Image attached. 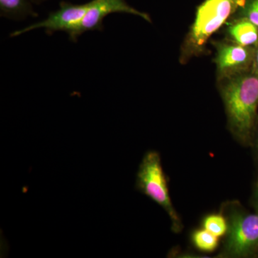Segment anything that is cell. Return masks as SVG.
I'll return each instance as SVG.
<instances>
[{"instance_id":"6da1fadb","label":"cell","mask_w":258,"mask_h":258,"mask_svg":"<svg viewBox=\"0 0 258 258\" xmlns=\"http://www.w3.org/2000/svg\"><path fill=\"white\" fill-rule=\"evenodd\" d=\"M227 128L244 147L252 146L258 126V74L254 68L217 81Z\"/></svg>"},{"instance_id":"7a4b0ae2","label":"cell","mask_w":258,"mask_h":258,"mask_svg":"<svg viewBox=\"0 0 258 258\" xmlns=\"http://www.w3.org/2000/svg\"><path fill=\"white\" fill-rule=\"evenodd\" d=\"M245 0H205L197 10L195 20L181 45L180 62H188L205 53L210 37L225 25Z\"/></svg>"},{"instance_id":"3957f363","label":"cell","mask_w":258,"mask_h":258,"mask_svg":"<svg viewBox=\"0 0 258 258\" xmlns=\"http://www.w3.org/2000/svg\"><path fill=\"white\" fill-rule=\"evenodd\" d=\"M220 210L227 217L228 230L220 257H256L258 254V212H251L239 202H227Z\"/></svg>"},{"instance_id":"277c9868","label":"cell","mask_w":258,"mask_h":258,"mask_svg":"<svg viewBox=\"0 0 258 258\" xmlns=\"http://www.w3.org/2000/svg\"><path fill=\"white\" fill-rule=\"evenodd\" d=\"M136 189L165 210L170 218L173 232L179 233L182 230V221L173 206L168 178L161 164L160 154L157 151H148L144 154L137 171Z\"/></svg>"},{"instance_id":"5b68a950","label":"cell","mask_w":258,"mask_h":258,"mask_svg":"<svg viewBox=\"0 0 258 258\" xmlns=\"http://www.w3.org/2000/svg\"><path fill=\"white\" fill-rule=\"evenodd\" d=\"M89 3L83 5H74L61 3L60 8L49 14L45 20L32 24L30 26L17 30L11 34V37L20 36L22 34L35 29L43 28L47 35L55 32H64L69 35L70 40L77 42L80 35V28L83 18L87 13Z\"/></svg>"},{"instance_id":"8992f818","label":"cell","mask_w":258,"mask_h":258,"mask_svg":"<svg viewBox=\"0 0 258 258\" xmlns=\"http://www.w3.org/2000/svg\"><path fill=\"white\" fill-rule=\"evenodd\" d=\"M216 53L217 81L246 72L253 68L254 47L242 46L225 40L212 42Z\"/></svg>"},{"instance_id":"52a82bcc","label":"cell","mask_w":258,"mask_h":258,"mask_svg":"<svg viewBox=\"0 0 258 258\" xmlns=\"http://www.w3.org/2000/svg\"><path fill=\"white\" fill-rule=\"evenodd\" d=\"M113 13H126L137 15L149 23H152L147 13L134 9L125 0H92L89 2L87 13L81 22L80 35L88 31H102L103 21L106 16Z\"/></svg>"},{"instance_id":"ba28073f","label":"cell","mask_w":258,"mask_h":258,"mask_svg":"<svg viewBox=\"0 0 258 258\" xmlns=\"http://www.w3.org/2000/svg\"><path fill=\"white\" fill-rule=\"evenodd\" d=\"M225 25L226 40L242 46H257L258 27L247 18L234 15Z\"/></svg>"},{"instance_id":"9c48e42d","label":"cell","mask_w":258,"mask_h":258,"mask_svg":"<svg viewBox=\"0 0 258 258\" xmlns=\"http://www.w3.org/2000/svg\"><path fill=\"white\" fill-rule=\"evenodd\" d=\"M0 11L1 16L14 20L38 16L28 0H0Z\"/></svg>"},{"instance_id":"30bf717a","label":"cell","mask_w":258,"mask_h":258,"mask_svg":"<svg viewBox=\"0 0 258 258\" xmlns=\"http://www.w3.org/2000/svg\"><path fill=\"white\" fill-rule=\"evenodd\" d=\"M190 240L195 248L203 252H213L220 245L219 237L203 227L195 229L191 232Z\"/></svg>"},{"instance_id":"8fae6325","label":"cell","mask_w":258,"mask_h":258,"mask_svg":"<svg viewBox=\"0 0 258 258\" xmlns=\"http://www.w3.org/2000/svg\"><path fill=\"white\" fill-rule=\"evenodd\" d=\"M202 227L211 232L217 237H225L228 230V222L225 214L219 212L210 213L204 216L201 222Z\"/></svg>"},{"instance_id":"7c38bea8","label":"cell","mask_w":258,"mask_h":258,"mask_svg":"<svg viewBox=\"0 0 258 258\" xmlns=\"http://www.w3.org/2000/svg\"><path fill=\"white\" fill-rule=\"evenodd\" d=\"M235 15L247 18L258 27V0H245Z\"/></svg>"},{"instance_id":"4fadbf2b","label":"cell","mask_w":258,"mask_h":258,"mask_svg":"<svg viewBox=\"0 0 258 258\" xmlns=\"http://www.w3.org/2000/svg\"><path fill=\"white\" fill-rule=\"evenodd\" d=\"M251 205L254 208V211L258 212V176L257 179L254 181L253 189H252Z\"/></svg>"},{"instance_id":"5bb4252c","label":"cell","mask_w":258,"mask_h":258,"mask_svg":"<svg viewBox=\"0 0 258 258\" xmlns=\"http://www.w3.org/2000/svg\"><path fill=\"white\" fill-rule=\"evenodd\" d=\"M251 147L253 149L254 156L258 161V126L255 134H254L253 142H252Z\"/></svg>"},{"instance_id":"9a60e30c","label":"cell","mask_w":258,"mask_h":258,"mask_svg":"<svg viewBox=\"0 0 258 258\" xmlns=\"http://www.w3.org/2000/svg\"><path fill=\"white\" fill-rule=\"evenodd\" d=\"M253 68L258 74V44L257 46L254 47Z\"/></svg>"},{"instance_id":"2e32d148","label":"cell","mask_w":258,"mask_h":258,"mask_svg":"<svg viewBox=\"0 0 258 258\" xmlns=\"http://www.w3.org/2000/svg\"><path fill=\"white\" fill-rule=\"evenodd\" d=\"M33 1L36 3H41V2H42V1H45V0H33Z\"/></svg>"},{"instance_id":"e0dca14e","label":"cell","mask_w":258,"mask_h":258,"mask_svg":"<svg viewBox=\"0 0 258 258\" xmlns=\"http://www.w3.org/2000/svg\"><path fill=\"white\" fill-rule=\"evenodd\" d=\"M258 257V254H257V257Z\"/></svg>"}]
</instances>
